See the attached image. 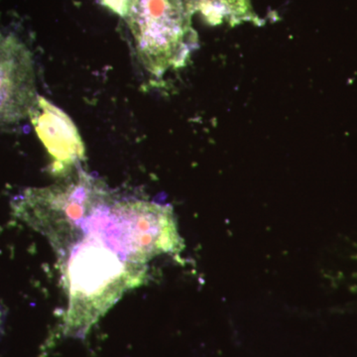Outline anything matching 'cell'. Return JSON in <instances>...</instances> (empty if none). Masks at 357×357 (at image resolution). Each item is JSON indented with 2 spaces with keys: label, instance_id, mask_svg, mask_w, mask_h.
I'll return each instance as SVG.
<instances>
[{
  "label": "cell",
  "instance_id": "obj_1",
  "mask_svg": "<svg viewBox=\"0 0 357 357\" xmlns=\"http://www.w3.org/2000/svg\"><path fill=\"white\" fill-rule=\"evenodd\" d=\"M40 232L57 252L69 298L65 337H86L123 294L147 278L152 259L139 208L107 185L68 199Z\"/></svg>",
  "mask_w": 357,
  "mask_h": 357
},
{
  "label": "cell",
  "instance_id": "obj_2",
  "mask_svg": "<svg viewBox=\"0 0 357 357\" xmlns=\"http://www.w3.org/2000/svg\"><path fill=\"white\" fill-rule=\"evenodd\" d=\"M126 22L143 67L161 77L189 63L198 34L182 0H128Z\"/></svg>",
  "mask_w": 357,
  "mask_h": 357
},
{
  "label": "cell",
  "instance_id": "obj_3",
  "mask_svg": "<svg viewBox=\"0 0 357 357\" xmlns=\"http://www.w3.org/2000/svg\"><path fill=\"white\" fill-rule=\"evenodd\" d=\"M32 53L13 34H0V128L29 117L37 98Z\"/></svg>",
  "mask_w": 357,
  "mask_h": 357
},
{
  "label": "cell",
  "instance_id": "obj_4",
  "mask_svg": "<svg viewBox=\"0 0 357 357\" xmlns=\"http://www.w3.org/2000/svg\"><path fill=\"white\" fill-rule=\"evenodd\" d=\"M39 139L51 156V170L67 177L86 159V147L77 126L62 109L39 96L29 115Z\"/></svg>",
  "mask_w": 357,
  "mask_h": 357
},
{
  "label": "cell",
  "instance_id": "obj_5",
  "mask_svg": "<svg viewBox=\"0 0 357 357\" xmlns=\"http://www.w3.org/2000/svg\"><path fill=\"white\" fill-rule=\"evenodd\" d=\"M190 15L199 13L208 24L230 26L251 22L260 24L250 0H182Z\"/></svg>",
  "mask_w": 357,
  "mask_h": 357
},
{
  "label": "cell",
  "instance_id": "obj_6",
  "mask_svg": "<svg viewBox=\"0 0 357 357\" xmlns=\"http://www.w3.org/2000/svg\"><path fill=\"white\" fill-rule=\"evenodd\" d=\"M103 6L107 7L112 13L126 18L128 11V0H100Z\"/></svg>",
  "mask_w": 357,
  "mask_h": 357
},
{
  "label": "cell",
  "instance_id": "obj_7",
  "mask_svg": "<svg viewBox=\"0 0 357 357\" xmlns=\"http://www.w3.org/2000/svg\"><path fill=\"white\" fill-rule=\"evenodd\" d=\"M2 323H3V314H2L1 310H0V331H1Z\"/></svg>",
  "mask_w": 357,
  "mask_h": 357
}]
</instances>
